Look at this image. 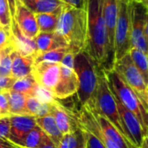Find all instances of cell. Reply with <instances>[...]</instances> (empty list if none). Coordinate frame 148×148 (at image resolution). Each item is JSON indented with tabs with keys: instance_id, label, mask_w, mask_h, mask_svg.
<instances>
[{
	"instance_id": "cell-1",
	"label": "cell",
	"mask_w": 148,
	"mask_h": 148,
	"mask_svg": "<svg viewBox=\"0 0 148 148\" xmlns=\"http://www.w3.org/2000/svg\"><path fill=\"white\" fill-rule=\"evenodd\" d=\"M88 46L86 51L103 70L113 69L115 58L110 49L103 16V0H88Z\"/></svg>"
},
{
	"instance_id": "cell-2",
	"label": "cell",
	"mask_w": 148,
	"mask_h": 148,
	"mask_svg": "<svg viewBox=\"0 0 148 148\" xmlns=\"http://www.w3.org/2000/svg\"><path fill=\"white\" fill-rule=\"evenodd\" d=\"M56 32L66 42L73 54L86 50L88 46L87 9H78L63 4Z\"/></svg>"
},
{
	"instance_id": "cell-3",
	"label": "cell",
	"mask_w": 148,
	"mask_h": 148,
	"mask_svg": "<svg viewBox=\"0 0 148 148\" xmlns=\"http://www.w3.org/2000/svg\"><path fill=\"white\" fill-rule=\"evenodd\" d=\"M74 71L78 80L76 95L81 107H83L89 102L95 95L99 80L100 68L89 54L83 50L75 55Z\"/></svg>"
},
{
	"instance_id": "cell-4",
	"label": "cell",
	"mask_w": 148,
	"mask_h": 148,
	"mask_svg": "<svg viewBox=\"0 0 148 148\" xmlns=\"http://www.w3.org/2000/svg\"><path fill=\"white\" fill-rule=\"evenodd\" d=\"M108 86L115 98L140 121L145 131L148 127V111L136 92L114 70H104Z\"/></svg>"
},
{
	"instance_id": "cell-5",
	"label": "cell",
	"mask_w": 148,
	"mask_h": 148,
	"mask_svg": "<svg viewBox=\"0 0 148 148\" xmlns=\"http://www.w3.org/2000/svg\"><path fill=\"white\" fill-rule=\"evenodd\" d=\"M85 106L89 107L98 114L106 117L126 137V134L121 123L115 97L108 86L107 77L103 69H100L99 80L96 90L93 98Z\"/></svg>"
},
{
	"instance_id": "cell-6",
	"label": "cell",
	"mask_w": 148,
	"mask_h": 148,
	"mask_svg": "<svg viewBox=\"0 0 148 148\" xmlns=\"http://www.w3.org/2000/svg\"><path fill=\"white\" fill-rule=\"evenodd\" d=\"M132 48V33L128 11V0H120L118 18L114 33L115 61L129 54Z\"/></svg>"
},
{
	"instance_id": "cell-7",
	"label": "cell",
	"mask_w": 148,
	"mask_h": 148,
	"mask_svg": "<svg viewBox=\"0 0 148 148\" xmlns=\"http://www.w3.org/2000/svg\"><path fill=\"white\" fill-rule=\"evenodd\" d=\"M128 11L131 23L132 47L144 52L148 56V46L145 37L147 8L140 1L130 0L128 1Z\"/></svg>"
},
{
	"instance_id": "cell-8",
	"label": "cell",
	"mask_w": 148,
	"mask_h": 148,
	"mask_svg": "<svg viewBox=\"0 0 148 148\" xmlns=\"http://www.w3.org/2000/svg\"><path fill=\"white\" fill-rule=\"evenodd\" d=\"M113 69L136 92L143 101L148 85L132 61L130 55L127 54L122 58L115 61Z\"/></svg>"
},
{
	"instance_id": "cell-9",
	"label": "cell",
	"mask_w": 148,
	"mask_h": 148,
	"mask_svg": "<svg viewBox=\"0 0 148 148\" xmlns=\"http://www.w3.org/2000/svg\"><path fill=\"white\" fill-rule=\"evenodd\" d=\"M115 101L117 103L121 123L126 137L135 147L140 148L144 137L146 136V131L143 126L131 111L127 109L116 98Z\"/></svg>"
},
{
	"instance_id": "cell-10",
	"label": "cell",
	"mask_w": 148,
	"mask_h": 148,
	"mask_svg": "<svg viewBox=\"0 0 148 148\" xmlns=\"http://www.w3.org/2000/svg\"><path fill=\"white\" fill-rule=\"evenodd\" d=\"M61 63L42 62L33 65L31 75L37 84L53 93L60 78Z\"/></svg>"
},
{
	"instance_id": "cell-11",
	"label": "cell",
	"mask_w": 148,
	"mask_h": 148,
	"mask_svg": "<svg viewBox=\"0 0 148 148\" xmlns=\"http://www.w3.org/2000/svg\"><path fill=\"white\" fill-rule=\"evenodd\" d=\"M10 129L8 140L17 147L23 148L28 134L36 126V117L32 115H10Z\"/></svg>"
},
{
	"instance_id": "cell-12",
	"label": "cell",
	"mask_w": 148,
	"mask_h": 148,
	"mask_svg": "<svg viewBox=\"0 0 148 148\" xmlns=\"http://www.w3.org/2000/svg\"><path fill=\"white\" fill-rule=\"evenodd\" d=\"M75 121L79 127L86 129L91 134H93L100 140V141L105 146L106 148H121L105 135V134L101 129V127L97 122L95 117L94 116L93 113L87 106L82 107V110Z\"/></svg>"
},
{
	"instance_id": "cell-13",
	"label": "cell",
	"mask_w": 148,
	"mask_h": 148,
	"mask_svg": "<svg viewBox=\"0 0 148 148\" xmlns=\"http://www.w3.org/2000/svg\"><path fill=\"white\" fill-rule=\"evenodd\" d=\"M12 20L16 23L20 30L28 37L35 39L39 34L36 14L23 4L21 1L16 3V11Z\"/></svg>"
},
{
	"instance_id": "cell-14",
	"label": "cell",
	"mask_w": 148,
	"mask_h": 148,
	"mask_svg": "<svg viewBox=\"0 0 148 148\" xmlns=\"http://www.w3.org/2000/svg\"><path fill=\"white\" fill-rule=\"evenodd\" d=\"M77 90L78 80L74 69L61 64L60 78L53 89L54 97L61 100L66 99L76 94Z\"/></svg>"
},
{
	"instance_id": "cell-15",
	"label": "cell",
	"mask_w": 148,
	"mask_h": 148,
	"mask_svg": "<svg viewBox=\"0 0 148 148\" xmlns=\"http://www.w3.org/2000/svg\"><path fill=\"white\" fill-rule=\"evenodd\" d=\"M11 46L13 49L23 56H33L36 54L35 39L25 36L12 20L11 24Z\"/></svg>"
},
{
	"instance_id": "cell-16",
	"label": "cell",
	"mask_w": 148,
	"mask_h": 148,
	"mask_svg": "<svg viewBox=\"0 0 148 148\" xmlns=\"http://www.w3.org/2000/svg\"><path fill=\"white\" fill-rule=\"evenodd\" d=\"M88 108L93 113V114L95 117L97 122L99 123L102 132L105 134V135L110 140H112L114 143L118 145L121 148H136L114 127V125L111 121H109L106 117L98 114L97 112H95L89 107H88Z\"/></svg>"
},
{
	"instance_id": "cell-17",
	"label": "cell",
	"mask_w": 148,
	"mask_h": 148,
	"mask_svg": "<svg viewBox=\"0 0 148 148\" xmlns=\"http://www.w3.org/2000/svg\"><path fill=\"white\" fill-rule=\"evenodd\" d=\"M69 114V113L56 101L51 102L50 114L55 118L56 125L63 135L75 132L78 128L76 121H74Z\"/></svg>"
},
{
	"instance_id": "cell-18",
	"label": "cell",
	"mask_w": 148,
	"mask_h": 148,
	"mask_svg": "<svg viewBox=\"0 0 148 148\" xmlns=\"http://www.w3.org/2000/svg\"><path fill=\"white\" fill-rule=\"evenodd\" d=\"M36 45V54H41L58 48L67 47L64 39L56 32H39L35 37Z\"/></svg>"
},
{
	"instance_id": "cell-19",
	"label": "cell",
	"mask_w": 148,
	"mask_h": 148,
	"mask_svg": "<svg viewBox=\"0 0 148 148\" xmlns=\"http://www.w3.org/2000/svg\"><path fill=\"white\" fill-rule=\"evenodd\" d=\"M34 65L33 56H23L13 49L12 65L10 76L14 79H19L31 75Z\"/></svg>"
},
{
	"instance_id": "cell-20",
	"label": "cell",
	"mask_w": 148,
	"mask_h": 148,
	"mask_svg": "<svg viewBox=\"0 0 148 148\" xmlns=\"http://www.w3.org/2000/svg\"><path fill=\"white\" fill-rule=\"evenodd\" d=\"M35 14L59 13L64 3L61 0H20Z\"/></svg>"
},
{
	"instance_id": "cell-21",
	"label": "cell",
	"mask_w": 148,
	"mask_h": 148,
	"mask_svg": "<svg viewBox=\"0 0 148 148\" xmlns=\"http://www.w3.org/2000/svg\"><path fill=\"white\" fill-rule=\"evenodd\" d=\"M3 92L7 96L10 115H29L26 108L28 95L11 89L4 90Z\"/></svg>"
},
{
	"instance_id": "cell-22",
	"label": "cell",
	"mask_w": 148,
	"mask_h": 148,
	"mask_svg": "<svg viewBox=\"0 0 148 148\" xmlns=\"http://www.w3.org/2000/svg\"><path fill=\"white\" fill-rule=\"evenodd\" d=\"M36 125L48 135L52 142L58 147L63 134L58 128L56 120L52 114H48L42 117H36Z\"/></svg>"
},
{
	"instance_id": "cell-23",
	"label": "cell",
	"mask_w": 148,
	"mask_h": 148,
	"mask_svg": "<svg viewBox=\"0 0 148 148\" xmlns=\"http://www.w3.org/2000/svg\"><path fill=\"white\" fill-rule=\"evenodd\" d=\"M40 86L36 82L32 75L16 79L11 87V90L26 95L28 96H36Z\"/></svg>"
},
{
	"instance_id": "cell-24",
	"label": "cell",
	"mask_w": 148,
	"mask_h": 148,
	"mask_svg": "<svg viewBox=\"0 0 148 148\" xmlns=\"http://www.w3.org/2000/svg\"><path fill=\"white\" fill-rule=\"evenodd\" d=\"M51 102L52 101H42L36 96H29L26 101V108L29 115L42 117L50 114Z\"/></svg>"
},
{
	"instance_id": "cell-25",
	"label": "cell",
	"mask_w": 148,
	"mask_h": 148,
	"mask_svg": "<svg viewBox=\"0 0 148 148\" xmlns=\"http://www.w3.org/2000/svg\"><path fill=\"white\" fill-rule=\"evenodd\" d=\"M59 16L60 12L36 14L39 32H56L59 21Z\"/></svg>"
},
{
	"instance_id": "cell-26",
	"label": "cell",
	"mask_w": 148,
	"mask_h": 148,
	"mask_svg": "<svg viewBox=\"0 0 148 148\" xmlns=\"http://www.w3.org/2000/svg\"><path fill=\"white\" fill-rule=\"evenodd\" d=\"M50 139L36 125L26 136L23 148H41Z\"/></svg>"
},
{
	"instance_id": "cell-27",
	"label": "cell",
	"mask_w": 148,
	"mask_h": 148,
	"mask_svg": "<svg viewBox=\"0 0 148 148\" xmlns=\"http://www.w3.org/2000/svg\"><path fill=\"white\" fill-rule=\"evenodd\" d=\"M68 52H69V48L62 47L47 52H43L41 54H37L34 56V64L42 62L61 63L62 60L63 59V57L66 56Z\"/></svg>"
},
{
	"instance_id": "cell-28",
	"label": "cell",
	"mask_w": 148,
	"mask_h": 148,
	"mask_svg": "<svg viewBox=\"0 0 148 148\" xmlns=\"http://www.w3.org/2000/svg\"><path fill=\"white\" fill-rule=\"evenodd\" d=\"M129 55L134 65L142 75L146 83L148 85V56L134 48L130 50Z\"/></svg>"
},
{
	"instance_id": "cell-29",
	"label": "cell",
	"mask_w": 148,
	"mask_h": 148,
	"mask_svg": "<svg viewBox=\"0 0 148 148\" xmlns=\"http://www.w3.org/2000/svg\"><path fill=\"white\" fill-rule=\"evenodd\" d=\"M12 46L0 52V75L10 76L12 65Z\"/></svg>"
},
{
	"instance_id": "cell-30",
	"label": "cell",
	"mask_w": 148,
	"mask_h": 148,
	"mask_svg": "<svg viewBox=\"0 0 148 148\" xmlns=\"http://www.w3.org/2000/svg\"><path fill=\"white\" fill-rule=\"evenodd\" d=\"M82 137V132L78 127L75 132L64 134L57 148H77Z\"/></svg>"
},
{
	"instance_id": "cell-31",
	"label": "cell",
	"mask_w": 148,
	"mask_h": 148,
	"mask_svg": "<svg viewBox=\"0 0 148 148\" xmlns=\"http://www.w3.org/2000/svg\"><path fill=\"white\" fill-rule=\"evenodd\" d=\"M12 17L6 0H0V26L11 30Z\"/></svg>"
},
{
	"instance_id": "cell-32",
	"label": "cell",
	"mask_w": 148,
	"mask_h": 148,
	"mask_svg": "<svg viewBox=\"0 0 148 148\" xmlns=\"http://www.w3.org/2000/svg\"><path fill=\"white\" fill-rule=\"evenodd\" d=\"M83 134L84 140H85V147L86 148H106L105 146L100 141V140L95 137L93 134L88 132L86 129L79 127Z\"/></svg>"
},
{
	"instance_id": "cell-33",
	"label": "cell",
	"mask_w": 148,
	"mask_h": 148,
	"mask_svg": "<svg viewBox=\"0 0 148 148\" xmlns=\"http://www.w3.org/2000/svg\"><path fill=\"white\" fill-rule=\"evenodd\" d=\"M11 46V32L0 26V52Z\"/></svg>"
},
{
	"instance_id": "cell-34",
	"label": "cell",
	"mask_w": 148,
	"mask_h": 148,
	"mask_svg": "<svg viewBox=\"0 0 148 148\" xmlns=\"http://www.w3.org/2000/svg\"><path fill=\"white\" fill-rule=\"evenodd\" d=\"M10 129V115L0 119V140H7L9 138Z\"/></svg>"
},
{
	"instance_id": "cell-35",
	"label": "cell",
	"mask_w": 148,
	"mask_h": 148,
	"mask_svg": "<svg viewBox=\"0 0 148 148\" xmlns=\"http://www.w3.org/2000/svg\"><path fill=\"white\" fill-rule=\"evenodd\" d=\"M16 79L11 76H1L0 75V92L10 89L14 84Z\"/></svg>"
},
{
	"instance_id": "cell-36",
	"label": "cell",
	"mask_w": 148,
	"mask_h": 148,
	"mask_svg": "<svg viewBox=\"0 0 148 148\" xmlns=\"http://www.w3.org/2000/svg\"><path fill=\"white\" fill-rule=\"evenodd\" d=\"M0 109L2 110L4 116H9V106H8V100L5 93L0 92Z\"/></svg>"
},
{
	"instance_id": "cell-37",
	"label": "cell",
	"mask_w": 148,
	"mask_h": 148,
	"mask_svg": "<svg viewBox=\"0 0 148 148\" xmlns=\"http://www.w3.org/2000/svg\"><path fill=\"white\" fill-rule=\"evenodd\" d=\"M65 4L70 5L78 9H87L88 0H61Z\"/></svg>"
},
{
	"instance_id": "cell-38",
	"label": "cell",
	"mask_w": 148,
	"mask_h": 148,
	"mask_svg": "<svg viewBox=\"0 0 148 148\" xmlns=\"http://www.w3.org/2000/svg\"><path fill=\"white\" fill-rule=\"evenodd\" d=\"M7 3H8V5H9V9H10V15H11V17L13 19V16H14V14H15V11H16V3L20 0H6Z\"/></svg>"
},
{
	"instance_id": "cell-39",
	"label": "cell",
	"mask_w": 148,
	"mask_h": 148,
	"mask_svg": "<svg viewBox=\"0 0 148 148\" xmlns=\"http://www.w3.org/2000/svg\"><path fill=\"white\" fill-rule=\"evenodd\" d=\"M0 148H19L7 140H0Z\"/></svg>"
},
{
	"instance_id": "cell-40",
	"label": "cell",
	"mask_w": 148,
	"mask_h": 148,
	"mask_svg": "<svg viewBox=\"0 0 148 148\" xmlns=\"http://www.w3.org/2000/svg\"><path fill=\"white\" fill-rule=\"evenodd\" d=\"M41 148H57V147L52 142L51 140H48Z\"/></svg>"
},
{
	"instance_id": "cell-41",
	"label": "cell",
	"mask_w": 148,
	"mask_h": 148,
	"mask_svg": "<svg viewBox=\"0 0 148 148\" xmlns=\"http://www.w3.org/2000/svg\"><path fill=\"white\" fill-rule=\"evenodd\" d=\"M140 148H148V139L146 136L144 137V139H143V140L141 142V145H140Z\"/></svg>"
},
{
	"instance_id": "cell-42",
	"label": "cell",
	"mask_w": 148,
	"mask_h": 148,
	"mask_svg": "<svg viewBox=\"0 0 148 148\" xmlns=\"http://www.w3.org/2000/svg\"><path fill=\"white\" fill-rule=\"evenodd\" d=\"M145 37H146V41L147 43L148 46V14L147 16V23H146V27H145Z\"/></svg>"
},
{
	"instance_id": "cell-43",
	"label": "cell",
	"mask_w": 148,
	"mask_h": 148,
	"mask_svg": "<svg viewBox=\"0 0 148 148\" xmlns=\"http://www.w3.org/2000/svg\"><path fill=\"white\" fill-rule=\"evenodd\" d=\"M143 101H144V104H145L146 108H147L148 110V86L147 88V91H146V95H145V97H144Z\"/></svg>"
},
{
	"instance_id": "cell-44",
	"label": "cell",
	"mask_w": 148,
	"mask_h": 148,
	"mask_svg": "<svg viewBox=\"0 0 148 148\" xmlns=\"http://www.w3.org/2000/svg\"><path fill=\"white\" fill-rule=\"evenodd\" d=\"M77 148H86L85 147V140H84V137H83V134H82V137L80 140V143H79V146Z\"/></svg>"
},
{
	"instance_id": "cell-45",
	"label": "cell",
	"mask_w": 148,
	"mask_h": 148,
	"mask_svg": "<svg viewBox=\"0 0 148 148\" xmlns=\"http://www.w3.org/2000/svg\"><path fill=\"white\" fill-rule=\"evenodd\" d=\"M145 5H146V7L147 8V10H148V0H147V1H144V2H142Z\"/></svg>"
},
{
	"instance_id": "cell-46",
	"label": "cell",
	"mask_w": 148,
	"mask_h": 148,
	"mask_svg": "<svg viewBox=\"0 0 148 148\" xmlns=\"http://www.w3.org/2000/svg\"><path fill=\"white\" fill-rule=\"evenodd\" d=\"M3 117H4V114H3V112H2V110L0 109V119H1V118H3Z\"/></svg>"
},
{
	"instance_id": "cell-47",
	"label": "cell",
	"mask_w": 148,
	"mask_h": 148,
	"mask_svg": "<svg viewBox=\"0 0 148 148\" xmlns=\"http://www.w3.org/2000/svg\"><path fill=\"white\" fill-rule=\"evenodd\" d=\"M146 137L148 139V127H147V129L146 130Z\"/></svg>"
},
{
	"instance_id": "cell-48",
	"label": "cell",
	"mask_w": 148,
	"mask_h": 148,
	"mask_svg": "<svg viewBox=\"0 0 148 148\" xmlns=\"http://www.w3.org/2000/svg\"><path fill=\"white\" fill-rule=\"evenodd\" d=\"M138 1H140V2H144V1H147V0H138Z\"/></svg>"
},
{
	"instance_id": "cell-49",
	"label": "cell",
	"mask_w": 148,
	"mask_h": 148,
	"mask_svg": "<svg viewBox=\"0 0 148 148\" xmlns=\"http://www.w3.org/2000/svg\"><path fill=\"white\" fill-rule=\"evenodd\" d=\"M128 1H130V0H128Z\"/></svg>"
},
{
	"instance_id": "cell-50",
	"label": "cell",
	"mask_w": 148,
	"mask_h": 148,
	"mask_svg": "<svg viewBox=\"0 0 148 148\" xmlns=\"http://www.w3.org/2000/svg\"><path fill=\"white\" fill-rule=\"evenodd\" d=\"M147 111H148V110H147Z\"/></svg>"
}]
</instances>
